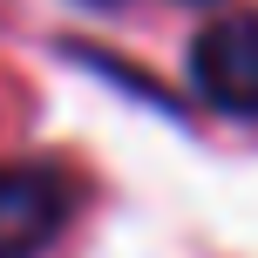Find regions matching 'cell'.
I'll use <instances>...</instances> for the list:
<instances>
[{
  "label": "cell",
  "instance_id": "obj_1",
  "mask_svg": "<svg viewBox=\"0 0 258 258\" xmlns=\"http://www.w3.org/2000/svg\"><path fill=\"white\" fill-rule=\"evenodd\" d=\"M75 218V177L54 163H0V258H41Z\"/></svg>",
  "mask_w": 258,
  "mask_h": 258
},
{
  "label": "cell",
  "instance_id": "obj_2",
  "mask_svg": "<svg viewBox=\"0 0 258 258\" xmlns=\"http://www.w3.org/2000/svg\"><path fill=\"white\" fill-rule=\"evenodd\" d=\"M190 82L224 116H258V14H218L190 41Z\"/></svg>",
  "mask_w": 258,
  "mask_h": 258
},
{
  "label": "cell",
  "instance_id": "obj_3",
  "mask_svg": "<svg viewBox=\"0 0 258 258\" xmlns=\"http://www.w3.org/2000/svg\"><path fill=\"white\" fill-rule=\"evenodd\" d=\"M190 7H211V0H190Z\"/></svg>",
  "mask_w": 258,
  "mask_h": 258
}]
</instances>
